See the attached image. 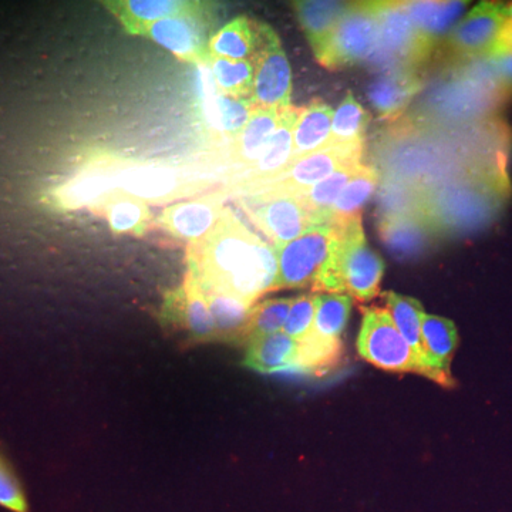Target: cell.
<instances>
[{"label": "cell", "instance_id": "obj_1", "mask_svg": "<svg viewBox=\"0 0 512 512\" xmlns=\"http://www.w3.org/2000/svg\"><path fill=\"white\" fill-rule=\"evenodd\" d=\"M188 272L204 291L254 306L262 295L275 291L278 258L276 249L262 235L225 207L211 234L191 245Z\"/></svg>", "mask_w": 512, "mask_h": 512}, {"label": "cell", "instance_id": "obj_2", "mask_svg": "<svg viewBox=\"0 0 512 512\" xmlns=\"http://www.w3.org/2000/svg\"><path fill=\"white\" fill-rule=\"evenodd\" d=\"M424 191L431 225L439 235L456 234L490 224L510 195V181L505 167L487 168L456 175L443 187Z\"/></svg>", "mask_w": 512, "mask_h": 512}, {"label": "cell", "instance_id": "obj_3", "mask_svg": "<svg viewBox=\"0 0 512 512\" xmlns=\"http://www.w3.org/2000/svg\"><path fill=\"white\" fill-rule=\"evenodd\" d=\"M332 242L312 285L316 293H342L366 303L379 295L384 262L367 244L362 215L343 224H330Z\"/></svg>", "mask_w": 512, "mask_h": 512}, {"label": "cell", "instance_id": "obj_4", "mask_svg": "<svg viewBox=\"0 0 512 512\" xmlns=\"http://www.w3.org/2000/svg\"><path fill=\"white\" fill-rule=\"evenodd\" d=\"M379 39L367 62L380 72L396 69L421 70L436 45L417 29L403 8V2H376Z\"/></svg>", "mask_w": 512, "mask_h": 512}, {"label": "cell", "instance_id": "obj_5", "mask_svg": "<svg viewBox=\"0 0 512 512\" xmlns=\"http://www.w3.org/2000/svg\"><path fill=\"white\" fill-rule=\"evenodd\" d=\"M249 220L272 245L281 248L301 237L309 229L319 225L301 194L266 187L239 200Z\"/></svg>", "mask_w": 512, "mask_h": 512}, {"label": "cell", "instance_id": "obj_6", "mask_svg": "<svg viewBox=\"0 0 512 512\" xmlns=\"http://www.w3.org/2000/svg\"><path fill=\"white\" fill-rule=\"evenodd\" d=\"M356 346L359 356L379 369L427 377L426 369L400 335L387 309L379 306L363 309L362 328Z\"/></svg>", "mask_w": 512, "mask_h": 512}, {"label": "cell", "instance_id": "obj_7", "mask_svg": "<svg viewBox=\"0 0 512 512\" xmlns=\"http://www.w3.org/2000/svg\"><path fill=\"white\" fill-rule=\"evenodd\" d=\"M379 39L376 2L349 3L328 46L316 59L328 69L339 70L367 62Z\"/></svg>", "mask_w": 512, "mask_h": 512}, {"label": "cell", "instance_id": "obj_8", "mask_svg": "<svg viewBox=\"0 0 512 512\" xmlns=\"http://www.w3.org/2000/svg\"><path fill=\"white\" fill-rule=\"evenodd\" d=\"M214 10V3L204 2L194 12L151 23L140 36L150 37L183 62L208 66L211 60L208 43Z\"/></svg>", "mask_w": 512, "mask_h": 512}, {"label": "cell", "instance_id": "obj_9", "mask_svg": "<svg viewBox=\"0 0 512 512\" xmlns=\"http://www.w3.org/2000/svg\"><path fill=\"white\" fill-rule=\"evenodd\" d=\"M505 20L504 3H478L444 39L446 56L456 63L488 59Z\"/></svg>", "mask_w": 512, "mask_h": 512}, {"label": "cell", "instance_id": "obj_10", "mask_svg": "<svg viewBox=\"0 0 512 512\" xmlns=\"http://www.w3.org/2000/svg\"><path fill=\"white\" fill-rule=\"evenodd\" d=\"M332 242L330 224L316 225L284 247L276 248L278 279L276 288H306L313 285Z\"/></svg>", "mask_w": 512, "mask_h": 512}, {"label": "cell", "instance_id": "obj_11", "mask_svg": "<svg viewBox=\"0 0 512 512\" xmlns=\"http://www.w3.org/2000/svg\"><path fill=\"white\" fill-rule=\"evenodd\" d=\"M251 101L258 109L284 110L291 106L292 72L279 37L269 28L264 47L254 62Z\"/></svg>", "mask_w": 512, "mask_h": 512}, {"label": "cell", "instance_id": "obj_12", "mask_svg": "<svg viewBox=\"0 0 512 512\" xmlns=\"http://www.w3.org/2000/svg\"><path fill=\"white\" fill-rule=\"evenodd\" d=\"M299 111L301 109L292 106L281 111L275 133L269 138L258 160L238 178L235 190L242 191L245 195L254 194L264 190L284 173L292 161V133Z\"/></svg>", "mask_w": 512, "mask_h": 512}, {"label": "cell", "instance_id": "obj_13", "mask_svg": "<svg viewBox=\"0 0 512 512\" xmlns=\"http://www.w3.org/2000/svg\"><path fill=\"white\" fill-rule=\"evenodd\" d=\"M363 153L365 146L329 147L309 156L296 158L268 187L302 194L340 168L362 164Z\"/></svg>", "mask_w": 512, "mask_h": 512}, {"label": "cell", "instance_id": "obj_14", "mask_svg": "<svg viewBox=\"0 0 512 512\" xmlns=\"http://www.w3.org/2000/svg\"><path fill=\"white\" fill-rule=\"evenodd\" d=\"M224 211V195L212 194L198 200L170 205L161 212L158 224L168 234L192 245L211 234Z\"/></svg>", "mask_w": 512, "mask_h": 512}, {"label": "cell", "instance_id": "obj_15", "mask_svg": "<svg viewBox=\"0 0 512 512\" xmlns=\"http://www.w3.org/2000/svg\"><path fill=\"white\" fill-rule=\"evenodd\" d=\"M352 299L342 293H315V319L311 333L303 340L313 352L339 359L342 335L348 326Z\"/></svg>", "mask_w": 512, "mask_h": 512}, {"label": "cell", "instance_id": "obj_16", "mask_svg": "<svg viewBox=\"0 0 512 512\" xmlns=\"http://www.w3.org/2000/svg\"><path fill=\"white\" fill-rule=\"evenodd\" d=\"M120 164L114 160H99L87 165L72 180L57 191V205L63 210H79L83 207H99L117 188Z\"/></svg>", "mask_w": 512, "mask_h": 512}, {"label": "cell", "instance_id": "obj_17", "mask_svg": "<svg viewBox=\"0 0 512 512\" xmlns=\"http://www.w3.org/2000/svg\"><path fill=\"white\" fill-rule=\"evenodd\" d=\"M377 229L386 248L400 259L423 255L439 237L426 214L379 218Z\"/></svg>", "mask_w": 512, "mask_h": 512}, {"label": "cell", "instance_id": "obj_18", "mask_svg": "<svg viewBox=\"0 0 512 512\" xmlns=\"http://www.w3.org/2000/svg\"><path fill=\"white\" fill-rule=\"evenodd\" d=\"M421 70L396 69L380 73L370 84V103L380 120H397L423 87Z\"/></svg>", "mask_w": 512, "mask_h": 512}, {"label": "cell", "instance_id": "obj_19", "mask_svg": "<svg viewBox=\"0 0 512 512\" xmlns=\"http://www.w3.org/2000/svg\"><path fill=\"white\" fill-rule=\"evenodd\" d=\"M202 3L191 0H107L103 5L119 19L128 35L140 36L151 23L194 12Z\"/></svg>", "mask_w": 512, "mask_h": 512}, {"label": "cell", "instance_id": "obj_20", "mask_svg": "<svg viewBox=\"0 0 512 512\" xmlns=\"http://www.w3.org/2000/svg\"><path fill=\"white\" fill-rule=\"evenodd\" d=\"M269 26L239 16L211 36L208 52L211 57L248 60L254 63L264 47Z\"/></svg>", "mask_w": 512, "mask_h": 512}, {"label": "cell", "instance_id": "obj_21", "mask_svg": "<svg viewBox=\"0 0 512 512\" xmlns=\"http://www.w3.org/2000/svg\"><path fill=\"white\" fill-rule=\"evenodd\" d=\"M421 336H423L427 363L433 372V382L444 387H453L454 379L451 376L450 366L458 346L456 325L450 319L424 313Z\"/></svg>", "mask_w": 512, "mask_h": 512}, {"label": "cell", "instance_id": "obj_22", "mask_svg": "<svg viewBox=\"0 0 512 512\" xmlns=\"http://www.w3.org/2000/svg\"><path fill=\"white\" fill-rule=\"evenodd\" d=\"M117 188L146 202L174 197L181 190L178 175L161 165H120Z\"/></svg>", "mask_w": 512, "mask_h": 512}, {"label": "cell", "instance_id": "obj_23", "mask_svg": "<svg viewBox=\"0 0 512 512\" xmlns=\"http://www.w3.org/2000/svg\"><path fill=\"white\" fill-rule=\"evenodd\" d=\"M301 343L284 332L249 340L244 365L258 373L285 372L299 369Z\"/></svg>", "mask_w": 512, "mask_h": 512}, {"label": "cell", "instance_id": "obj_24", "mask_svg": "<svg viewBox=\"0 0 512 512\" xmlns=\"http://www.w3.org/2000/svg\"><path fill=\"white\" fill-rule=\"evenodd\" d=\"M333 114L332 107L319 99L299 111L292 133V161L328 148Z\"/></svg>", "mask_w": 512, "mask_h": 512}, {"label": "cell", "instance_id": "obj_25", "mask_svg": "<svg viewBox=\"0 0 512 512\" xmlns=\"http://www.w3.org/2000/svg\"><path fill=\"white\" fill-rule=\"evenodd\" d=\"M281 111L255 107L247 126L234 138L231 151H229L232 163L247 171L258 160L269 138L278 127Z\"/></svg>", "mask_w": 512, "mask_h": 512}, {"label": "cell", "instance_id": "obj_26", "mask_svg": "<svg viewBox=\"0 0 512 512\" xmlns=\"http://www.w3.org/2000/svg\"><path fill=\"white\" fill-rule=\"evenodd\" d=\"M292 5L299 25L305 30L313 53L318 57L328 46L330 37L348 10L349 3L309 0V2H295Z\"/></svg>", "mask_w": 512, "mask_h": 512}, {"label": "cell", "instance_id": "obj_27", "mask_svg": "<svg viewBox=\"0 0 512 512\" xmlns=\"http://www.w3.org/2000/svg\"><path fill=\"white\" fill-rule=\"evenodd\" d=\"M174 299L178 303L175 313L183 316V323L191 338L195 340L217 339L214 318L204 289L194 275L187 272L183 288L175 293Z\"/></svg>", "mask_w": 512, "mask_h": 512}, {"label": "cell", "instance_id": "obj_28", "mask_svg": "<svg viewBox=\"0 0 512 512\" xmlns=\"http://www.w3.org/2000/svg\"><path fill=\"white\" fill-rule=\"evenodd\" d=\"M384 298H386L387 311L392 316L394 325H396L400 335L409 343L414 355L426 369L427 377L434 380L433 372H431L429 363H427L423 336H421V323H423L424 315L423 305L417 299L399 295L396 292H386Z\"/></svg>", "mask_w": 512, "mask_h": 512}, {"label": "cell", "instance_id": "obj_29", "mask_svg": "<svg viewBox=\"0 0 512 512\" xmlns=\"http://www.w3.org/2000/svg\"><path fill=\"white\" fill-rule=\"evenodd\" d=\"M467 5V2H403L414 25L436 46L453 30Z\"/></svg>", "mask_w": 512, "mask_h": 512}, {"label": "cell", "instance_id": "obj_30", "mask_svg": "<svg viewBox=\"0 0 512 512\" xmlns=\"http://www.w3.org/2000/svg\"><path fill=\"white\" fill-rule=\"evenodd\" d=\"M97 208L117 234H143L151 220L147 202L121 190L114 191Z\"/></svg>", "mask_w": 512, "mask_h": 512}, {"label": "cell", "instance_id": "obj_31", "mask_svg": "<svg viewBox=\"0 0 512 512\" xmlns=\"http://www.w3.org/2000/svg\"><path fill=\"white\" fill-rule=\"evenodd\" d=\"M380 173L372 165L362 164L355 177L340 192L338 200L330 208L329 224H343L362 215L363 205L369 201L379 184Z\"/></svg>", "mask_w": 512, "mask_h": 512}, {"label": "cell", "instance_id": "obj_32", "mask_svg": "<svg viewBox=\"0 0 512 512\" xmlns=\"http://www.w3.org/2000/svg\"><path fill=\"white\" fill-rule=\"evenodd\" d=\"M205 292L214 318L217 338L225 340H247L252 308L248 303L217 292Z\"/></svg>", "mask_w": 512, "mask_h": 512}, {"label": "cell", "instance_id": "obj_33", "mask_svg": "<svg viewBox=\"0 0 512 512\" xmlns=\"http://www.w3.org/2000/svg\"><path fill=\"white\" fill-rule=\"evenodd\" d=\"M369 123V111L363 109L362 104L352 93H348L338 111L333 114L328 148L365 146V134Z\"/></svg>", "mask_w": 512, "mask_h": 512}, {"label": "cell", "instance_id": "obj_34", "mask_svg": "<svg viewBox=\"0 0 512 512\" xmlns=\"http://www.w3.org/2000/svg\"><path fill=\"white\" fill-rule=\"evenodd\" d=\"M208 66L218 93L235 99L251 100L255 76L254 63L248 60L211 57Z\"/></svg>", "mask_w": 512, "mask_h": 512}, {"label": "cell", "instance_id": "obj_35", "mask_svg": "<svg viewBox=\"0 0 512 512\" xmlns=\"http://www.w3.org/2000/svg\"><path fill=\"white\" fill-rule=\"evenodd\" d=\"M360 165L362 164L348 165V167L340 168L336 173L326 177L325 180L319 181L318 184L313 185L309 190L302 192L303 202H305L309 211L312 212L319 225L329 224L330 208L338 200L343 188L355 177Z\"/></svg>", "mask_w": 512, "mask_h": 512}, {"label": "cell", "instance_id": "obj_36", "mask_svg": "<svg viewBox=\"0 0 512 512\" xmlns=\"http://www.w3.org/2000/svg\"><path fill=\"white\" fill-rule=\"evenodd\" d=\"M292 302L293 298H281L255 305L249 320L247 342L282 332Z\"/></svg>", "mask_w": 512, "mask_h": 512}, {"label": "cell", "instance_id": "obj_37", "mask_svg": "<svg viewBox=\"0 0 512 512\" xmlns=\"http://www.w3.org/2000/svg\"><path fill=\"white\" fill-rule=\"evenodd\" d=\"M255 106L251 100L235 99L218 93L214 99L212 119L215 128L227 136L235 138L247 126Z\"/></svg>", "mask_w": 512, "mask_h": 512}, {"label": "cell", "instance_id": "obj_38", "mask_svg": "<svg viewBox=\"0 0 512 512\" xmlns=\"http://www.w3.org/2000/svg\"><path fill=\"white\" fill-rule=\"evenodd\" d=\"M313 319H315V295L306 293L293 298L282 332L296 342H303L311 333Z\"/></svg>", "mask_w": 512, "mask_h": 512}, {"label": "cell", "instance_id": "obj_39", "mask_svg": "<svg viewBox=\"0 0 512 512\" xmlns=\"http://www.w3.org/2000/svg\"><path fill=\"white\" fill-rule=\"evenodd\" d=\"M0 507L12 512H29L28 498L19 478L0 454Z\"/></svg>", "mask_w": 512, "mask_h": 512}, {"label": "cell", "instance_id": "obj_40", "mask_svg": "<svg viewBox=\"0 0 512 512\" xmlns=\"http://www.w3.org/2000/svg\"><path fill=\"white\" fill-rule=\"evenodd\" d=\"M491 63H493L495 72L503 82L505 89L512 94V53H501L494 57H490Z\"/></svg>", "mask_w": 512, "mask_h": 512}, {"label": "cell", "instance_id": "obj_41", "mask_svg": "<svg viewBox=\"0 0 512 512\" xmlns=\"http://www.w3.org/2000/svg\"><path fill=\"white\" fill-rule=\"evenodd\" d=\"M501 53H512V20L510 19L505 20L500 36H498L493 52L488 56V59H490V57L501 55Z\"/></svg>", "mask_w": 512, "mask_h": 512}, {"label": "cell", "instance_id": "obj_42", "mask_svg": "<svg viewBox=\"0 0 512 512\" xmlns=\"http://www.w3.org/2000/svg\"><path fill=\"white\" fill-rule=\"evenodd\" d=\"M505 18L512 20V3L504 5Z\"/></svg>", "mask_w": 512, "mask_h": 512}]
</instances>
